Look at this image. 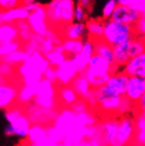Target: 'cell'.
Segmentation results:
<instances>
[{
    "label": "cell",
    "mask_w": 145,
    "mask_h": 146,
    "mask_svg": "<svg viewBox=\"0 0 145 146\" xmlns=\"http://www.w3.org/2000/svg\"><path fill=\"white\" fill-rule=\"evenodd\" d=\"M136 31L139 36H145V17L142 16L140 20L136 25Z\"/></svg>",
    "instance_id": "cell-47"
},
{
    "label": "cell",
    "mask_w": 145,
    "mask_h": 146,
    "mask_svg": "<svg viewBox=\"0 0 145 146\" xmlns=\"http://www.w3.org/2000/svg\"><path fill=\"white\" fill-rule=\"evenodd\" d=\"M128 80H129V76L124 72L123 70L121 69L119 71H116V72H113L110 75L106 86L109 87L114 92H116L118 94L123 95L124 96L125 91H126Z\"/></svg>",
    "instance_id": "cell-17"
},
{
    "label": "cell",
    "mask_w": 145,
    "mask_h": 146,
    "mask_svg": "<svg viewBox=\"0 0 145 146\" xmlns=\"http://www.w3.org/2000/svg\"><path fill=\"white\" fill-rule=\"evenodd\" d=\"M106 146H116V145H106Z\"/></svg>",
    "instance_id": "cell-58"
},
{
    "label": "cell",
    "mask_w": 145,
    "mask_h": 146,
    "mask_svg": "<svg viewBox=\"0 0 145 146\" xmlns=\"http://www.w3.org/2000/svg\"><path fill=\"white\" fill-rule=\"evenodd\" d=\"M0 64H1V57H0Z\"/></svg>",
    "instance_id": "cell-59"
},
{
    "label": "cell",
    "mask_w": 145,
    "mask_h": 146,
    "mask_svg": "<svg viewBox=\"0 0 145 146\" xmlns=\"http://www.w3.org/2000/svg\"><path fill=\"white\" fill-rule=\"evenodd\" d=\"M50 66V62L45 57V55L37 51L30 55V57L25 62L16 67V71L21 80L34 76L44 77V73Z\"/></svg>",
    "instance_id": "cell-4"
},
{
    "label": "cell",
    "mask_w": 145,
    "mask_h": 146,
    "mask_svg": "<svg viewBox=\"0 0 145 146\" xmlns=\"http://www.w3.org/2000/svg\"><path fill=\"white\" fill-rule=\"evenodd\" d=\"M48 139L47 127L40 124H32L29 135L27 137V142L31 144H38Z\"/></svg>",
    "instance_id": "cell-27"
},
{
    "label": "cell",
    "mask_w": 145,
    "mask_h": 146,
    "mask_svg": "<svg viewBox=\"0 0 145 146\" xmlns=\"http://www.w3.org/2000/svg\"><path fill=\"white\" fill-rule=\"evenodd\" d=\"M46 127H47L48 138H49L53 143L59 144V143H62L63 141L65 140L66 135L61 130V129H58L57 127H55L53 124L49 125V126H46Z\"/></svg>",
    "instance_id": "cell-37"
},
{
    "label": "cell",
    "mask_w": 145,
    "mask_h": 146,
    "mask_svg": "<svg viewBox=\"0 0 145 146\" xmlns=\"http://www.w3.org/2000/svg\"><path fill=\"white\" fill-rule=\"evenodd\" d=\"M18 95V89L11 84H4L0 86V96L7 103L9 107H12Z\"/></svg>",
    "instance_id": "cell-32"
},
{
    "label": "cell",
    "mask_w": 145,
    "mask_h": 146,
    "mask_svg": "<svg viewBox=\"0 0 145 146\" xmlns=\"http://www.w3.org/2000/svg\"><path fill=\"white\" fill-rule=\"evenodd\" d=\"M15 72V67L9 65V64H5V62H2L0 64V74L4 77H10L12 76Z\"/></svg>",
    "instance_id": "cell-45"
},
{
    "label": "cell",
    "mask_w": 145,
    "mask_h": 146,
    "mask_svg": "<svg viewBox=\"0 0 145 146\" xmlns=\"http://www.w3.org/2000/svg\"><path fill=\"white\" fill-rule=\"evenodd\" d=\"M58 85L50 80L43 78L37 86L36 95L34 99L40 100H57Z\"/></svg>",
    "instance_id": "cell-19"
},
{
    "label": "cell",
    "mask_w": 145,
    "mask_h": 146,
    "mask_svg": "<svg viewBox=\"0 0 145 146\" xmlns=\"http://www.w3.org/2000/svg\"><path fill=\"white\" fill-rule=\"evenodd\" d=\"M145 51L144 40L142 36H136L132 39L113 48L114 52V64L119 67H122L126 64L129 59L137 56L138 54Z\"/></svg>",
    "instance_id": "cell-5"
},
{
    "label": "cell",
    "mask_w": 145,
    "mask_h": 146,
    "mask_svg": "<svg viewBox=\"0 0 145 146\" xmlns=\"http://www.w3.org/2000/svg\"><path fill=\"white\" fill-rule=\"evenodd\" d=\"M4 84H7V77L2 76V75L0 74V86H1V85H4Z\"/></svg>",
    "instance_id": "cell-54"
},
{
    "label": "cell",
    "mask_w": 145,
    "mask_h": 146,
    "mask_svg": "<svg viewBox=\"0 0 145 146\" xmlns=\"http://www.w3.org/2000/svg\"><path fill=\"white\" fill-rule=\"evenodd\" d=\"M116 1H118V4L126 5V7H130L136 9V7L138 5L140 0H116Z\"/></svg>",
    "instance_id": "cell-48"
},
{
    "label": "cell",
    "mask_w": 145,
    "mask_h": 146,
    "mask_svg": "<svg viewBox=\"0 0 145 146\" xmlns=\"http://www.w3.org/2000/svg\"><path fill=\"white\" fill-rule=\"evenodd\" d=\"M80 96L77 95L74 89L71 86H58L57 100L59 104L65 107H70Z\"/></svg>",
    "instance_id": "cell-22"
},
{
    "label": "cell",
    "mask_w": 145,
    "mask_h": 146,
    "mask_svg": "<svg viewBox=\"0 0 145 146\" xmlns=\"http://www.w3.org/2000/svg\"><path fill=\"white\" fill-rule=\"evenodd\" d=\"M136 9L141 13L142 16H144L145 17V0H140L138 5L136 7Z\"/></svg>",
    "instance_id": "cell-51"
},
{
    "label": "cell",
    "mask_w": 145,
    "mask_h": 146,
    "mask_svg": "<svg viewBox=\"0 0 145 146\" xmlns=\"http://www.w3.org/2000/svg\"><path fill=\"white\" fill-rule=\"evenodd\" d=\"M56 73H57L58 86H69L73 80L80 74V71L73 62V59L68 57L61 66L56 67Z\"/></svg>",
    "instance_id": "cell-10"
},
{
    "label": "cell",
    "mask_w": 145,
    "mask_h": 146,
    "mask_svg": "<svg viewBox=\"0 0 145 146\" xmlns=\"http://www.w3.org/2000/svg\"><path fill=\"white\" fill-rule=\"evenodd\" d=\"M44 78L50 80L54 84H57V73H56V68L53 66H50L44 73Z\"/></svg>",
    "instance_id": "cell-46"
},
{
    "label": "cell",
    "mask_w": 145,
    "mask_h": 146,
    "mask_svg": "<svg viewBox=\"0 0 145 146\" xmlns=\"http://www.w3.org/2000/svg\"><path fill=\"white\" fill-rule=\"evenodd\" d=\"M29 16L30 12L25 5H20L10 10L0 9V25L16 23L19 20H27Z\"/></svg>",
    "instance_id": "cell-16"
},
{
    "label": "cell",
    "mask_w": 145,
    "mask_h": 146,
    "mask_svg": "<svg viewBox=\"0 0 145 146\" xmlns=\"http://www.w3.org/2000/svg\"><path fill=\"white\" fill-rule=\"evenodd\" d=\"M77 4H80L84 9H86L88 12L91 11V9H92V0H78V2Z\"/></svg>",
    "instance_id": "cell-49"
},
{
    "label": "cell",
    "mask_w": 145,
    "mask_h": 146,
    "mask_svg": "<svg viewBox=\"0 0 145 146\" xmlns=\"http://www.w3.org/2000/svg\"><path fill=\"white\" fill-rule=\"evenodd\" d=\"M7 108H10L9 105H7V103L0 96V109H7Z\"/></svg>",
    "instance_id": "cell-53"
},
{
    "label": "cell",
    "mask_w": 145,
    "mask_h": 146,
    "mask_svg": "<svg viewBox=\"0 0 145 146\" xmlns=\"http://www.w3.org/2000/svg\"><path fill=\"white\" fill-rule=\"evenodd\" d=\"M145 93V78L138 76H130L127 83L126 91L124 96L137 104Z\"/></svg>",
    "instance_id": "cell-14"
},
{
    "label": "cell",
    "mask_w": 145,
    "mask_h": 146,
    "mask_svg": "<svg viewBox=\"0 0 145 146\" xmlns=\"http://www.w3.org/2000/svg\"><path fill=\"white\" fill-rule=\"evenodd\" d=\"M88 14L89 12L84 9L82 5L76 4L74 10V20L77 22H86L88 20Z\"/></svg>",
    "instance_id": "cell-41"
},
{
    "label": "cell",
    "mask_w": 145,
    "mask_h": 146,
    "mask_svg": "<svg viewBox=\"0 0 145 146\" xmlns=\"http://www.w3.org/2000/svg\"><path fill=\"white\" fill-rule=\"evenodd\" d=\"M69 108L72 110V111H74L75 113H80V112H83V111H86V110L89 109V106H88V103L86 102V100L82 99V98H78Z\"/></svg>",
    "instance_id": "cell-42"
},
{
    "label": "cell",
    "mask_w": 145,
    "mask_h": 146,
    "mask_svg": "<svg viewBox=\"0 0 145 146\" xmlns=\"http://www.w3.org/2000/svg\"><path fill=\"white\" fill-rule=\"evenodd\" d=\"M136 122V135L131 146H145V117L140 113L134 114Z\"/></svg>",
    "instance_id": "cell-24"
},
{
    "label": "cell",
    "mask_w": 145,
    "mask_h": 146,
    "mask_svg": "<svg viewBox=\"0 0 145 146\" xmlns=\"http://www.w3.org/2000/svg\"><path fill=\"white\" fill-rule=\"evenodd\" d=\"M30 53L27 52L23 49H18L17 51L13 52L9 55H3V56H0L1 57V62H5V64H9L13 67H18L19 65H21L22 62H25L27 59L30 57Z\"/></svg>",
    "instance_id": "cell-25"
},
{
    "label": "cell",
    "mask_w": 145,
    "mask_h": 146,
    "mask_svg": "<svg viewBox=\"0 0 145 146\" xmlns=\"http://www.w3.org/2000/svg\"><path fill=\"white\" fill-rule=\"evenodd\" d=\"M23 42L20 40H14V41H9L0 44V56L9 55L13 52L17 51L18 49H21Z\"/></svg>",
    "instance_id": "cell-38"
},
{
    "label": "cell",
    "mask_w": 145,
    "mask_h": 146,
    "mask_svg": "<svg viewBox=\"0 0 145 146\" xmlns=\"http://www.w3.org/2000/svg\"><path fill=\"white\" fill-rule=\"evenodd\" d=\"M138 113H140L142 117H145V110H140V111H137Z\"/></svg>",
    "instance_id": "cell-56"
},
{
    "label": "cell",
    "mask_w": 145,
    "mask_h": 146,
    "mask_svg": "<svg viewBox=\"0 0 145 146\" xmlns=\"http://www.w3.org/2000/svg\"><path fill=\"white\" fill-rule=\"evenodd\" d=\"M55 44H53V41H51L50 39H48L46 37H44L41 39V42H40V47H39V52L43 53V54H46L48 52L54 50Z\"/></svg>",
    "instance_id": "cell-44"
},
{
    "label": "cell",
    "mask_w": 145,
    "mask_h": 146,
    "mask_svg": "<svg viewBox=\"0 0 145 146\" xmlns=\"http://www.w3.org/2000/svg\"><path fill=\"white\" fill-rule=\"evenodd\" d=\"M22 5V0H0V9L10 10Z\"/></svg>",
    "instance_id": "cell-43"
},
{
    "label": "cell",
    "mask_w": 145,
    "mask_h": 146,
    "mask_svg": "<svg viewBox=\"0 0 145 146\" xmlns=\"http://www.w3.org/2000/svg\"><path fill=\"white\" fill-rule=\"evenodd\" d=\"M44 55H45V57L48 59V62H50L51 66L55 67V68L58 66H61L63 62L68 58V55L66 54V52H65V50H64V48H63L62 44L56 46V47L54 48V50L48 52V53H46V54H44Z\"/></svg>",
    "instance_id": "cell-29"
},
{
    "label": "cell",
    "mask_w": 145,
    "mask_h": 146,
    "mask_svg": "<svg viewBox=\"0 0 145 146\" xmlns=\"http://www.w3.org/2000/svg\"><path fill=\"white\" fill-rule=\"evenodd\" d=\"M136 135L134 114L119 117V127L114 140L116 146H131Z\"/></svg>",
    "instance_id": "cell-6"
},
{
    "label": "cell",
    "mask_w": 145,
    "mask_h": 146,
    "mask_svg": "<svg viewBox=\"0 0 145 146\" xmlns=\"http://www.w3.org/2000/svg\"><path fill=\"white\" fill-rule=\"evenodd\" d=\"M141 17V13L137 9L118 4L111 19L114 21L121 22V23H125V25H129V26H136Z\"/></svg>",
    "instance_id": "cell-13"
},
{
    "label": "cell",
    "mask_w": 145,
    "mask_h": 146,
    "mask_svg": "<svg viewBox=\"0 0 145 146\" xmlns=\"http://www.w3.org/2000/svg\"><path fill=\"white\" fill-rule=\"evenodd\" d=\"M86 30H87V36L93 40L102 39L104 33V26L105 20L103 18H88L85 22Z\"/></svg>",
    "instance_id": "cell-20"
},
{
    "label": "cell",
    "mask_w": 145,
    "mask_h": 146,
    "mask_svg": "<svg viewBox=\"0 0 145 146\" xmlns=\"http://www.w3.org/2000/svg\"><path fill=\"white\" fill-rule=\"evenodd\" d=\"M143 37V40H144V44H145V36H142Z\"/></svg>",
    "instance_id": "cell-57"
},
{
    "label": "cell",
    "mask_w": 145,
    "mask_h": 146,
    "mask_svg": "<svg viewBox=\"0 0 145 146\" xmlns=\"http://www.w3.org/2000/svg\"><path fill=\"white\" fill-rule=\"evenodd\" d=\"M19 40V31L15 23L0 25V44Z\"/></svg>",
    "instance_id": "cell-26"
},
{
    "label": "cell",
    "mask_w": 145,
    "mask_h": 146,
    "mask_svg": "<svg viewBox=\"0 0 145 146\" xmlns=\"http://www.w3.org/2000/svg\"><path fill=\"white\" fill-rule=\"evenodd\" d=\"M96 96V108L95 112L102 117H118V110L120 107L123 95L118 94L107 86L94 89Z\"/></svg>",
    "instance_id": "cell-3"
},
{
    "label": "cell",
    "mask_w": 145,
    "mask_h": 146,
    "mask_svg": "<svg viewBox=\"0 0 145 146\" xmlns=\"http://www.w3.org/2000/svg\"><path fill=\"white\" fill-rule=\"evenodd\" d=\"M122 70L128 76L145 78V51L132 57L122 67Z\"/></svg>",
    "instance_id": "cell-15"
},
{
    "label": "cell",
    "mask_w": 145,
    "mask_h": 146,
    "mask_svg": "<svg viewBox=\"0 0 145 146\" xmlns=\"http://www.w3.org/2000/svg\"><path fill=\"white\" fill-rule=\"evenodd\" d=\"M62 36L64 39H80L85 40L87 38V30L85 22L73 21L68 26L62 28Z\"/></svg>",
    "instance_id": "cell-18"
},
{
    "label": "cell",
    "mask_w": 145,
    "mask_h": 146,
    "mask_svg": "<svg viewBox=\"0 0 145 146\" xmlns=\"http://www.w3.org/2000/svg\"><path fill=\"white\" fill-rule=\"evenodd\" d=\"M15 25H16V27H17V29L19 31V40H21L22 42L29 40L31 38V36L34 34L28 20H19Z\"/></svg>",
    "instance_id": "cell-35"
},
{
    "label": "cell",
    "mask_w": 145,
    "mask_h": 146,
    "mask_svg": "<svg viewBox=\"0 0 145 146\" xmlns=\"http://www.w3.org/2000/svg\"><path fill=\"white\" fill-rule=\"evenodd\" d=\"M83 146H95V145H93L92 143L87 141V140H85V141H83Z\"/></svg>",
    "instance_id": "cell-55"
},
{
    "label": "cell",
    "mask_w": 145,
    "mask_h": 146,
    "mask_svg": "<svg viewBox=\"0 0 145 146\" xmlns=\"http://www.w3.org/2000/svg\"><path fill=\"white\" fill-rule=\"evenodd\" d=\"M136 108H137V111H140V110H145V93H144V95L142 96L141 99L139 100L138 103L136 104Z\"/></svg>",
    "instance_id": "cell-50"
},
{
    "label": "cell",
    "mask_w": 145,
    "mask_h": 146,
    "mask_svg": "<svg viewBox=\"0 0 145 146\" xmlns=\"http://www.w3.org/2000/svg\"><path fill=\"white\" fill-rule=\"evenodd\" d=\"M138 36L136 27L114 21L112 19L105 20L104 33L102 39L105 40L111 47H118Z\"/></svg>",
    "instance_id": "cell-2"
},
{
    "label": "cell",
    "mask_w": 145,
    "mask_h": 146,
    "mask_svg": "<svg viewBox=\"0 0 145 146\" xmlns=\"http://www.w3.org/2000/svg\"><path fill=\"white\" fill-rule=\"evenodd\" d=\"M84 74L86 75L88 78L89 83H90L92 89H98L103 86H105L108 82L109 77H110V73H101V72H95L90 69H86L84 71Z\"/></svg>",
    "instance_id": "cell-23"
},
{
    "label": "cell",
    "mask_w": 145,
    "mask_h": 146,
    "mask_svg": "<svg viewBox=\"0 0 145 146\" xmlns=\"http://www.w3.org/2000/svg\"><path fill=\"white\" fill-rule=\"evenodd\" d=\"M4 135L7 137H12V135H15V131H14V128L11 124H9L4 129Z\"/></svg>",
    "instance_id": "cell-52"
},
{
    "label": "cell",
    "mask_w": 145,
    "mask_h": 146,
    "mask_svg": "<svg viewBox=\"0 0 145 146\" xmlns=\"http://www.w3.org/2000/svg\"><path fill=\"white\" fill-rule=\"evenodd\" d=\"M43 38H44L43 36L33 34L29 40H27V41L23 42L22 48H23L27 52H29L30 54H33V53H35V52L39 51L40 42H41V39H43Z\"/></svg>",
    "instance_id": "cell-36"
},
{
    "label": "cell",
    "mask_w": 145,
    "mask_h": 146,
    "mask_svg": "<svg viewBox=\"0 0 145 146\" xmlns=\"http://www.w3.org/2000/svg\"><path fill=\"white\" fill-rule=\"evenodd\" d=\"M74 0H51L46 5L47 16L51 26L64 28L74 21Z\"/></svg>",
    "instance_id": "cell-1"
},
{
    "label": "cell",
    "mask_w": 145,
    "mask_h": 146,
    "mask_svg": "<svg viewBox=\"0 0 145 146\" xmlns=\"http://www.w3.org/2000/svg\"><path fill=\"white\" fill-rule=\"evenodd\" d=\"M11 125L14 128L15 135H17L19 138H27L31 129L32 123L29 120V117H27V114H23Z\"/></svg>",
    "instance_id": "cell-30"
},
{
    "label": "cell",
    "mask_w": 145,
    "mask_h": 146,
    "mask_svg": "<svg viewBox=\"0 0 145 146\" xmlns=\"http://www.w3.org/2000/svg\"><path fill=\"white\" fill-rule=\"evenodd\" d=\"M95 54L102 56L103 58L107 59L110 62H114V52L113 47L107 44L105 40L98 39L95 40Z\"/></svg>",
    "instance_id": "cell-31"
},
{
    "label": "cell",
    "mask_w": 145,
    "mask_h": 146,
    "mask_svg": "<svg viewBox=\"0 0 145 146\" xmlns=\"http://www.w3.org/2000/svg\"><path fill=\"white\" fill-rule=\"evenodd\" d=\"M25 112L29 117L32 124H40L44 126H49L53 124L54 120L57 117L59 109H46L37 106L35 103H30L25 107Z\"/></svg>",
    "instance_id": "cell-7"
},
{
    "label": "cell",
    "mask_w": 145,
    "mask_h": 146,
    "mask_svg": "<svg viewBox=\"0 0 145 146\" xmlns=\"http://www.w3.org/2000/svg\"><path fill=\"white\" fill-rule=\"evenodd\" d=\"M53 125L58 129H61L65 135H67L76 126H80L77 124L76 113L70 109L69 107H64L62 109H59V112L53 122Z\"/></svg>",
    "instance_id": "cell-12"
},
{
    "label": "cell",
    "mask_w": 145,
    "mask_h": 146,
    "mask_svg": "<svg viewBox=\"0 0 145 146\" xmlns=\"http://www.w3.org/2000/svg\"><path fill=\"white\" fill-rule=\"evenodd\" d=\"M62 46L65 50L66 54L68 57L72 58L73 56L78 54L84 46V40L80 39H64L62 42Z\"/></svg>",
    "instance_id": "cell-33"
},
{
    "label": "cell",
    "mask_w": 145,
    "mask_h": 146,
    "mask_svg": "<svg viewBox=\"0 0 145 146\" xmlns=\"http://www.w3.org/2000/svg\"><path fill=\"white\" fill-rule=\"evenodd\" d=\"M25 114V111L19 107H10L5 110L4 117L9 122V124H13L15 121L18 120L19 117Z\"/></svg>",
    "instance_id": "cell-39"
},
{
    "label": "cell",
    "mask_w": 145,
    "mask_h": 146,
    "mask_svg": "<svg viewBox=\"0 0 145 146\" xmlns=\"http://www.w3.org/2000/svg\"><path fill=\"white\" fill-rule=\"evenodd\" d=\"M37 86L38 85H22V87L19 88L18 90L17 102L25 105V106L32 103L35 95H36Z\"/></svg>",
    "instance_id": "cell-28"
},
{
    "label": "cell",
    "mask_w": 145,
    "mask_h": 146,
    "mask_svg": "<svg viewBox=\"0 0 145 146\" xmlns=\"http://www.w3.org/2000/svg\"><path fill=\"white\" fill-rule=\"evenodd\" d=\"M116 7H118V1L116 0H108L102 10V18L104 20H108L111 19L113 13L116 11Z\"/></svg>",
    "instance_id": "cell-40"
},
{
    "label": "cell",
    "mask_w": 145,
    "mask_h": 146,
    "mask_svg": "<svg viewBox=\"0 0 145 146\" xmlns=\"http://www.w3.org/2000/svg\"><path fill=\"white\" fill-rule=\"evenodd\" d=\"M136 112H137L136 104L131 102L130 100L123 96L116 115L118 117H123V115H128V114H136Z\"/></svg>",
    "instance_id": "cell-34"
},
{
    "label": "cell",
    "mask_w": 145,
    "mask_h": 146,
    "mask_svg": "<svg viewBox=\"0 0 145 146\" xmlns=\"http://www.w3.org/2000/svg\"><path fill=\"white\" fill-rule=\"evenodd\" d=\"M94 54H95V40L87 37L86 39L84 40V46L82 51L78 54H76L75 56L72 57L73 62L76 65L80 73H83L85 70L87 69L89 62H90V59L92 58V56Z\"/></svg>",
    "instance_id": "cell-11"
},
{
    "label": "cell",
    "mask_w": 145,
    "mask_h": 146,
    "mask_svg": "<svg viewBox=\"0 0 145 146\" xmlns=\"http://www.w3.org/2000/svg\"><path fill=\"white\" fill-rule=\"evenodd\" d=\"M119 127V117H102L98 123L100 137L103 142V146L113 145Z\"/></svg>",
    "instance_id": "cell-9"
},
{
    "label": "cell",
    "mask_w": 145,
    "mask_h": 146,
    "mask_svg": "<svg viewBox=\"0 0 145 146\" xmlns=\"http://www.w3.org/2000/svg\"><path fill=\"white\" fill-rule=\"evenodd\" d=\"M27 20L29 22L33 33L43 37L47 36L48 31L50 29V23L48 20L47 10L45 5L39 4L34 11L30 13V16Z\"/></svg>",
    "instance_id": "cell-8"
},
{
    "label": "cell",
    "mask_w": 145,
    "mask_h": 146,
    "mask_svg": "<svg viewBox=\"0 0 145 146\" xmlns=\"http://www.w3.org/2000/svg\"><path fill=\"white\" fill-rule=\"evenodd\" d=\"M70 86L74 89V91L82 99H86L88 94L92 91V87H91L90 83H89V80H88V78L84 73H80L73 80V82L71 83Z\"/></svg>",
    "instance_id": "cell-21"
}]
</instances>
